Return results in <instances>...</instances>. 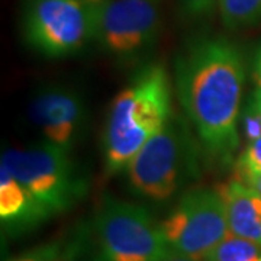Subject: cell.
I'll use <instances>...</instances> for the list:
<instances>
[{
	"mask_svg": "<svg viewBox=\"0 0 261 261\" xmlns=\"http://www.w3.org/2000/svg\"><path fill=\"white\" fill-rule=\"evenodd\" d=\"M226 206L229 232L261 245V195L233 177L219 186Z\"/></svg>",
	"mask_w": 261,
	"mask_h": 261,
	"instance_id": "10",
	"label": "cell"
},
{
	"mask_svg": "<svg viewBox=\"0 0 261 261\" xmlns=\"http://www.w3.org/2000/svg\"><path fill=\"white\" fill-rule=\"evenodd\" d=\"M196 173V148L178 119H170L126 167L132 192L151 200H167Z\"/></svg>",
	"mask_w": 261,
	"mask_h": 261,
	"instance_id": "5",
	"label": "cell"
},
{
	"mask_svg": "<svg viewBox=\"0 0 261 261\" xmlns=\"http://www.w3.org/2000/svg\"><path fill=\"white\" fill-rule=\"evenodd\" d=\"M171 119V89L163 65L142 67L113 99L103 135L105 171L126 170L149 138Z\"/></svg>",
	"mask_w": 261,
	"mask_h": 261,
	"instance_id": "2",
	"label": "cell"
},
{
	"mask_svg": "<svg viewBox=\"0 0 261 261\" xmlns=\"http://www.w3.org/2000/svg\"><path fill=\"white\" fill-rule=\"evenodd\" d=\"M87 3H90V5H97V3H100L103 0H86Z\"/></svg>",
	"mask_w": 261,
	"mask_h": 261,
	"instance_id": "21",
	"label": "cell"
},
{
	"mask_svg": "<svg viewBox=\"0 0 261 261\" xmlns=\"http://www.w3.org/2000/svg\"><path fill=\"white\" fill-rule=\"evenodd\" d=\"M181 8L192 18H203L211 15L218 0H180Z\"/></svg>",
	"mask_w": 261,
	"mask_h": 261,
	"instance_id": "17",
	"label": "cell"
},
{
	"mask_svg": "<svg viewBox=\"0 0 261 261\" xmlns=\"http://www.w3.org/2000/svg\"><path fill=\"white\" fill-rule=\"evenodd\" d=\"M31 116L48 142L71 151L83 132L86 106L82 96L74 90L48 87L34 97Z\"/></svg>",
	"mask_w": 261,
	"mask_h": 261,
	"instance_id": "9",
	"label": "cell"
},
{
	"mask_svg": "<svg viewBox=\"0 0 261 261\" xmlns=\"http://www.w3.org/2000/svg\"><path fill=\"white\" fill-rule=\"evenodd\" d=\"M94 8V41L122 61L137 60L155 45L160 15L155 0H103Z\"/></svg>",
	"mask_w": 261,
	"mask_h": 261,
	"instance_id": "8",
	"label": "cell"
},
{
	"mask_svg": "<svg viewBox=\"0 0 261 261\" xmlns=\"http://www.w3.org/2000/svg\"><path fill=\"white\" fill-rule=\"evenodd\" d=\"M93 261H163L173 252L145 207L108 197L94 216Z\"/></svg>",
	"mask_w": 261,
	"mask_h": 261,
	"instance_id": "4",
	"label": "cell"
},
{
	"mask_svg": "<svg viewBox=\"0 0 261 261\" xmlns=\"http://www.w3.org/2000/svg\"><path fill=\"white\" fill-rule=\"evenodd\" d=\"M257 176H261V137L248 142L235 164V178L247 181Z\"/></svg>",
	"mask_w": 261,
	"mask_h": 261,
	"instance_id": "15",
	"label": "cell"
},
{
	"mask_svg": "<svg viewBox=\"0 0 261 261\" xmlns=\"http://www.w3.org/2000/svg\"><path fill=\"white\" fill-rule=\"evenodd\" d=\"M244 129H245V135L248 138V142L261 137V113L257 111V108L252 103L245 111Z\"/></svg>",
	"mask_w": 261,
	"mask_h": 261,
	"instance_id": "16",
	"label": "cell"
},
{
	"mask_svg": "<svg viewBox=\"0 0 261 261\" xmlns=\"http://www.w3.org/2000/svg\"><path fill=\"white\" fill-rule=\"evenodd\" d=\"M163 261H202V260H196V258H192V257H187V255H183L180 252L173 251L170 255H168L166 260Z\"/></svg>",
	"mask_w": 261,
	"mask_h": 261,
	"instance_id": "19",
	"label": "cell"
},
{
	"mask_svg": "<svg viewBox=\"0 0 261 261\" xmlns=\"http://www.w3.org/2000/svg\"><path fill=\"white\" fill-rule=\"evenodd\" d=\"M0 170V216L3 224L22 228L31 226L45 219L37 203L27 190L19 185L8 168Z\"/></svg>",
	"mask_w": 261,
	"mask_h": 261,
	"instance_id": "11",
	"label": "cell"
},
{
	"mask_svg": "<svg viewBox=\"0 0 261 261\" xmlns=\"http://www.w3.org/2000/svg\"><path fill=\"white\" fill-rule=\"evenodd\" d=\"M244 82L243 56L226 38H199L176 61V89L183 111L207 155L226 166L240 145Z\"/></svg>",
	"mask_w": 261,
	"mask_h": 261,
	"instance_id": "1",
	"label": "cell"
},
{
	"mask_svg": "<svg viewBox=\"0 0 261 261\" xmlns=\"http://www.w3.org/2000/svg\"><path fill=\"white\" fill-rule=\"evenodd\" d=\"M77 251L79 247L74 244L51 241L22 252L8 261H74Z\"/></svg>",
	"mask_w": 261,
	"mask_h": 261,
	"instance_id": "14",
	"label": "cell"
},
{
	"mask_svg": "<svg viewBox=\"0 0 261 261\" xmlns=\"http://www.w3.org/2000/svg\"><path fill=\"white\" fill-rule=\"evenodd\" d=\"M222 23L228 29L251 27L261 20V0H218Z\"/></svg>",
	"mask_w": 261,
	"mask_h": 261,
	"instance_id": "13",
	"label": "cell"
},
{
	"mask_svg": "<svg viewBox=\"0 0 261 261\" xmlns=\"http://www.w3.org/2000/svg\"><path fill=\"white\" fill-rule=\"evenodd\" d=\"M22 27L42 56H71L94 39V8L86 0H27Z\"/></svg>",
	"mask_w": 261,
	"mask_h": 261,
	"instance_id": "6",
	"label": "cell"
},
{
	"mask_svg": "<svg viewBox=\"0 0 261 261\" xmlns=\"http://www.w3.org/2000/svg\"><path fill=\"white\" fill-rule=\"evenodd\" d=\"M254 79L257 83V89L261 90V48L255 58V67H254Z\"/></svg>",
	"mask_w": 261,
	"mask_h": 261,
	"instance_id": "18",
	"label": "cell"
},
{
	"mask_svg": "<svg viewBox=\"0 0 261 261\" xmlns=\"http://www.w3.org/2000/svg\"><path fill=\"white\" fill-rule=\"evenodd\" d=\"M161 228L173 251L203 260L229 233L224 199L215 189H195L181 196Z\"/></svg>",
	"mask_w": 261,
	"mask_h": 261,
	"instance_id": "7",
	"label": "cell"
},
{
	"mask_svg": "<svg viewBox=\"0 0 261 261\" xmlns=\"http://www.w3.org/2000/svg\"><path fill=\"white\" fill-rule=\"evenodd\" d=\"M2 166L27 190L45 218L70 209L89 189L71 151L48 141L29 148L5 151Z\"/></svg>",
	"mask_w": 261,
	"mask_h": 261,
	"instance_id": "3",
	"label": "cell"
},
{
	"mask_svg": "<svg viewBox=\"0 0 261 261\" xmlns=\"http://www.w3.org/2000/svg\"><path fill=\"white\" fill-rule=\"evenodd\" d=\"M252 105L257 108V111L261 113V90L257 89V92L254 94V99H252Z\"/></svg>",
	"mask_w": 261,
	"mask_h": 261,
	"instance_id": "20",
	"label": "cell"
},
{
	"mask_svg": "<svg viewBox=\"0 0 261 261\" xmlns=\"http://www.w3.org/2000/svg\"><path fill=\"white\" fill-rule=\"evenodd\" d=\"M258 261H261V258H260V260H258Z\"/></svg>",
	"mask_w": 261,
	"mask_h": 261,
	"instance_id": "22",
	"label": "cell"
},
{
	"mask_svg": "<svg viewBox=\"0 0 261 261\" xmlns=\"http://www.w3.org/2000/svg\"><path fill=\"white\" fill-rule=\"evenodd\" d=\"M260 258L261 245L229 232L202 261H258Z\"/></svg>",
	"mask_w": 261,
	"mask_h": 261,
	"instance_id": "12",
	"label": "cell"
}]
</instances>
